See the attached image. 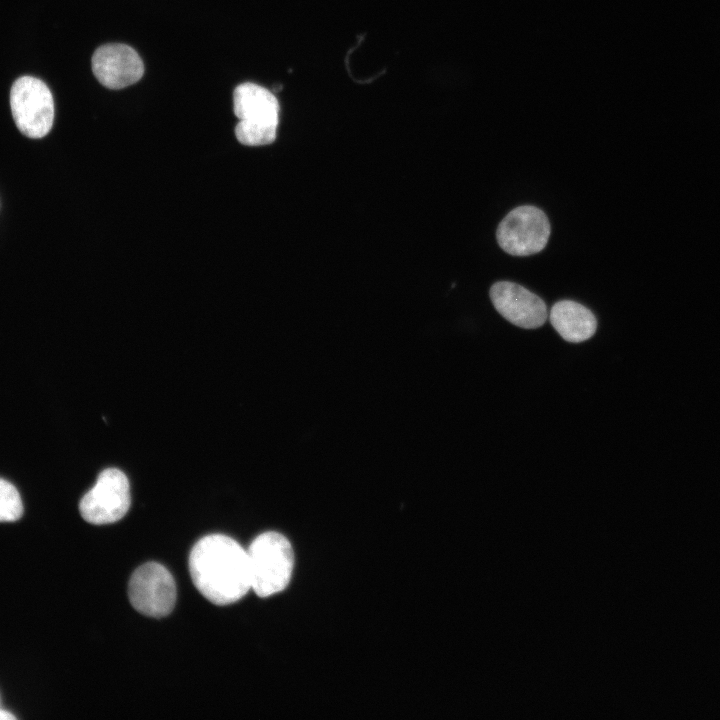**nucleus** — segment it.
Instances as JSON below:
<instances>
[{
  "label": "nucleus",
  "instance_id": "9",
  "mask_svg": "<svg viewBox=\"0 0 720 720\" xmlns=\"http://www.w3.org/2000/svg\"><path fill=\"white\" fill-rule=\"evenodd\" d=\"M489 295L497 312L520 328L535 329L547 320L544 301L517 283L498 281L491 286Z\"/></svg>",
  "mask_w": 720,
  "mask_h": 720
},
{
  "label": "nucleus",
  "instance_id": "12",
  "mask_svg": "<svg viewBox=\"0 0 720 720\" xmlns=\"http://www.w3.org/2000/svg\"><path fill=\"white\" fill-rule=\"evenodd\" d=\"M15 718L10 712L0 709V720H13Z\"/></svg>",
  "mask_w": 720,
  "mask_h": 720
},
{
  "label": "nucleus",
  "instance_id": "7",
  "mask_svg": "<svg viewBox=\"0 0 720 720\" xmlns=\"http://www.w3.org/2000/svg\"><path fill=\"white\" fill-rule=\"evenodd\" d=\"M131 503L126 475L116 468L103 470L94 486L82 497L79 510L85 521L95 525L122 519Z\"/></svg>",
  "mask_w": 720,
  "mask_h": 720
},
{
  "label": "nucleus",
  "instance_id": "5",
  "mask_svg": "<svg viewBox=\"0 0 720 720\" xmlns=\"http://www.w3.org/2000/svg\"><path fill=\"white\" fill-rule=\"evenodd\" d=\"M551 232L546 214L530 205L511 210L499 223L496 239L503 251L513 256H529L542 251Z\"/></svg>",
  "mask_w": 720,
  "mask_h": 720
},
{
  "label": "nucleus",
  "instance_id": "4",
  "mask_svg": "<svg viewBox=\"0 0 720 720\" xmlns=\"http://www.w3.org/2000/svg\"><path fill=\"white\" fill-rule=\"evenodd\" d=\"M10 107L14 122L29 138L47 135L54 121V100L48 86L40 79L22 76L10 90Z\"/></svg>",
  "mask_w": 720,
  "mask_h": 720
},
{
  "label": "nucleus",
  "instance_id": "2",
  "mask_svg": "<svg viewBox=\"0 0 720 720\" xmlns=\"http://www.w3.org/2000/svg\"><path fill=\"white\" fill-rule=\"evenodd\" d=\"M233 111L238 118L237 140L246 146L271 144L277 136L280 105L272 91L252 82L233 91Z\"/></svg>",
  "mask_w": 720,
  "mask_h": 720
},
{
  "label": "nucleus",
  "instance_id": "13",
  "mask_svg": "<svg viewBox=\"0 0 720 720\" xmlns=\"http://www.w3.org/2000/svg\"><path fill=\"white\" fill-rule=\"evenodd\" d=\"M281 88H282L281 85H277V86L274 87V91H279V90H281Z\"/></svg>",
  "mask_w": 720,
  "mask_h": 720
},
{
  "label": "nucleus",
  "instance_id": "11",
  "mask_svg": "<svg viewBox=\"0 0 720 720\" xmlns=\"http://www.w3.org/2000/svg\"><path fill=\"white\" fill-rule=\"evenodd\" d=\"M23 504L17 489L0 479V522H12L21 517Z\"/></svg>",
  "mask_w": 720,
  "mask_h": 720
},
{
  "label": "nucleus",
  "instance_id": "1",
  "mask_svg": "<svg viewBox=\"0 0 720 720\" xmlns=\"http://www.w3.org/2000/svg\"><path fill=\"white\" fill-rule=\"evenodd\" d=\"M197 590L213 604H232L251 589L248 554L234 539L212 534L201 538L189 555Z\"/></svg>",
  "mask_w": 720,
  "mask_h": 720
},
{
  "label": "nucleus",
  "instance_id": "8",
  "mask_svg": "<svg viewBox=\"0 0 720 720\" xmlns=\"http://www.w3.org/2000/svg\"><path fill=\"white\" fill-rule=\"evenodd\" d=\"M92 72L104 87L119 90L138 82L144 75V63L131 46L107 43L99 46L91 59Z\"/></svg>",
  "mask_w": 720,
  "mask_h": 720
},
{
  "label": "nucleus",
  "instance_id": "6",
  "mask_svg": "<svg viewBox=\"0 0 720 720\" xmlns=\"http://www.w3.org/2000/svg\"><path fill=\"white\" fill-rule=\"evenodd\" d=\"M128 595L139 613L155 618L169 615L176 602V584L171 573L161 564L148 562L132 574Z\"/></svg>",
  "mask_w": 720,
  "mask_h": 720
},
{
  "label": "nucleus",
  "instance_id": "10",
  "mask_svg": "<svg viewBox=\"0 0 720 720\" xmlns=\"http://www.w3.org/2000/svg\"><path fill=\"white\" fill-rule=\"evenodd\" d=\"M549 318L553 328L567 342L586 341L596 332L595 315L584 305L572 300H561L555 303L551 308Z\"/></svg>",
  "mask_w": 720,
  "mask_h": 720
},
{
  "label": "nucleus",
  "instance_id": "3",
  "mask_svg": "<svg viewBox=\"0 0 720 720\" xmlns=\"http://www.w3.org/2000/svg\"><path fill=\"white\" fill-rule=\"evenodd\" d=\"M247 554L251 589L259 597H269L288 586L294 567V553L290 542L282 534L268 531L258 535Z\"/></svg>",
  "mask_w": 720,
  "mask_h": 720
}]
</instances>
